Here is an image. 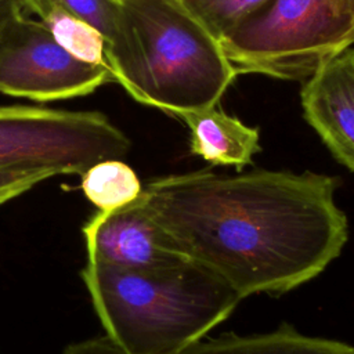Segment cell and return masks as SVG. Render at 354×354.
Wrapping results in <instances>:
<instances>
[{
  "label": "cell",
  "mask_w": 354,
  "mask_h": 354,
  "mask_svg": "<svg viewBox=\"0 0 354 354\" xmlns=\"http://www.w3.org/2000/svg\"><path fill=\"white\" fill-rule=\"evenodd\" d=\"M112 75L66 53L37 19L25 11L0 33V93L37 102L84 97Z\"/></svg>",
  "instance_id": "8992f818"
},
{
  "label": "cell",
  "mask_w": 354,
  "mask_h": 354,
  "mask_svg": "<svg viewBox=\"0 0 354 354\" xmlns=\"http://www.w3.org/2000/svg\"><path fill=\"white\" fill-rule=\"evenodd\" d=\"M236 73L306 80L354 44L350 0H267L221 40Z\"/></svg>",
  "instance_id": "277c9868"
},
{
  "label": "cell",
  "mask_w": 354,
  "mask_h": 354,
  "mask_svg": "<svg viewBox=\"0 0 354 354\" xmlns=\"http://www.w3.org/2000/svg\"><path fill=\"white\" fill-rule=\"evenodd\" d=\"M350 4H351V7H353V11H354V0H350Z\"/></svg>",
  "instance_id": "e0dca14e"
},
{
  "label": "cell",
  "mask_w": 354,
  "mask_h": 354,
  "mask_svg": "<svg viewBox=\"0 0 354 354\" xmlns=\"http://www.w3.org/2000/svg\"><path fill=\"white\" fill-rule=\"evenodd\" d=\"M189 129L191 152L214 166L242 169L261 151L260 131L212 106L180 115Z\"/></svg>",
  "instance_id": "30bf717a"
},
{
  "label": "cell",
  "mask_w": 354,
  "mask_h": 354,
  "mask_svg": "<svg viewBox=\"0 0 354 354\" xmlns=\"http://www.w3.org/2000/svg\"><path fill=\"white\" fill-rule=\"evenodd\" d=\"M80 277L106 337L126 354H177L242 300L217 275L188 260L151 268L87 261Z\"/></svg>",
  "instance_id": "7a4b0ae2"
},
{
  "label": "cell",
  "mask_w": 354,
  "mask_h": 354,
  "mask_svg": "<svg viewBox=\"0 0 354 354\" xmlns=\"http://www.w3.org/2000/svg\"><path fill=\"white\" fill-rule=\"evenodd\" d=\"M336 187V177L314 171L203 169L153 178L140 199L171 252L243 299L290 290L340 254L348 221Z\"/></svg>",
  "instance_id": "6da1fadb"
},
{
  "label": "cell",
  "mask_w": 354,
  "mask_h": 354,
  "mask_svg": "<svg viewBox=\"0 0 354 354\" xmlns=\"http://www.w3.org/2000/svg\"><path fill=\"white\" fill-rule=\"evenodd\" d=\"M131 147L127 136L98 111L0 105V170L51 169L83 174Z\"/></svg>",
  "instance_id": "5b68a950"
},
{
  "label": "cell",
  "mask_w": 354,
  "mask_h": 354,
  "mask_svg": "<svg viewBox=\"0 0 354 354\" xmlns=\"http://www.w3.org/2000/svg\"><path fill=\"white\" fill-rule=\"evenodd\" d=\"M184 7L217 39L221 40L242 19L267 0H180Z\"/></svg>",
  "instance_id": "5bb4252c"
},
{
  "label": "cell",
  "mask_w": 354,
  "mask_h": 354,
  "mask_svg": "<svg viewBox=\"0 0 354 354\" xmlns=\"http://www.w3.org/2000/svg\"><path fill=\"white\" fill-rule=\"evenodd\" d=\"M54 176L58 173L51 169L0 170V206Z\"/></svg>",
  "instance_id": "9a60e30c"
},
{
  "label": "cell",
  "mask_w": 354,
  "mask_h": 354,
  "mask_svg": "<svg viewBox=\"0 0 354 354\" xmlns=\"http://www.w3.org/2000/svg\"><path fill=\"white\" fill-rule=\"evenodd\" d=\"M62 354H126L106 336L68 344ZM177 354H354V347L324 337L306 336L289 326L274 332L201 339Z\"/></svg>",
  "instance_id": "9c48e42d"
},
{
  "label": "cell",
  "mask_w": 354,
  "mask_h": 354,
  "mask_svg": "<svg viewBox=\"0 0 354 354\" xmlns=\"http://www.w3.org/2000/svg\"><path fill=\"white\" fill-rule=\"evenodd\" d=\"M80 188L100 212L127 206L142 191L136 171L120 159H106L90 166L82 174Z\"/></svg>",
  "instance_id": "7c38bea8"
},
{
  "label": "cell",
  "mask_w": 354,
  "mask_h": 354,
  "mask_svg": "<svg viewBox=\"0 0 354 354\" xmlns=\"http://www.w3.org/2000/svg\"><path fill=\"white\" fill-rule=\"evenodd\" d=\"M24 11L36 14L54 40L76 59L105 68L111 73L104 36L83 19L51 0H24Z\"/></svg>",
  "instance_id": "8fae6325"
},
{
  "label": "cell",
  "mask_w": 354,
  "mask_h": 354,
  "mask_svg": "<svg viewBox=\"0 0 354 354\" xmlns=\"http://www.w3.org/2000/svg\"><path fill=\"white\" fill-rule=\"evenodd\" d=\"M24 12V0H0V33L18 14Z\"/></svg>",
  "instance_id": "2e32d148"
},
{
  "label": "cell",
  "mask_w": 354,
  "mask_h": 354,
  "mask_svg": "<svg viewBox=\"0 0 354 354\" xmlns=\"http://www.w3.org/2000/svg\"><path fill=\"white\" fill-rule=\"evenodd\" d=\"M124 44L113 82L137 102L169 115L216 106L236 71L180 0H119Z\"/></svg>",
  "instance_id": "3957f363"
},
{
  "label": "cell",
  "mask_w": 354,
  "mask_h": 354,
  "mask_svg": "<svg viewBox=\"0 0 354 354\" xmlns=\"http://www.w3.org/2000/svg\"><path fill=\"white\" fill-rule=\"evenodd\" d=\"M72 15L97 29L108 46V61L112 65L124 43V21L119 0H51ZM112 75V73H111Z\"/></svg>",
  "instance_id": "4fadbf2b"
},
{
  "label": "cell",
  "mask_w": 354,
  "mask_h": 354,
  "mask_svg": "<svg viewBox=\"0 0 354 354\" xmlns=\"http://www.w3.org/2000/svg\"><path fill=\"white\" fill-rule=\"evenodd\" d=\"M87 261L123 268H151L185 260L145 210L140 196L112 212H97L82 228Z\"/></svg>",
  "instance_id": "52a82bcc"
},
{
  "label": "cell",
  "mask_w": 354,
  "mask_h": 354,
  "mask_svg": "<svg viewBox=\"0 0 354 354\" xmlns=\"http://www.w3.org/2000/svg\"><path fill=\"white\" fill-rule=\"evenodd\" d=\"M306 122L333 158L354 171V47L324 62L300 90Z\"/></svg>",
  "instance_id": "ba28073f"
}]
</instances>
